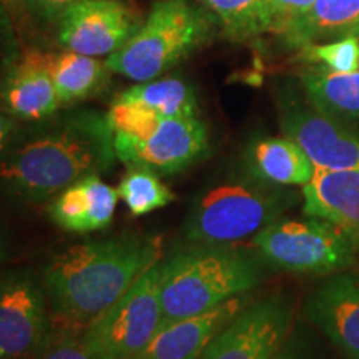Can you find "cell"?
Listing matches in <instances>:
<instances>
[{"instance_id":"26","label":"cell","mask_w":359,"mask_h":359,"mask_svg":"<svg viewBox=\"0 0 359 359\" xmlns=\"http://www.w3.org/2000/svg\"><path fill=\"white\" fill-rule=\"evenodd\" d=\"M303 50L308 60L323 64L333 74H353L359 70V37L356 35H346L325 45H308Z\"/></svg>"},{"instance_id":"35","label":"cell","mask_w":359,"mask_h":359,"mask_svg":"<svg viewBox=\"0 0 359 359\" xmlns=\"http://www.w3.org/2000/svg\"><path fill=\"white\" fill-rule=\"evenodd\" d=\"M358 35H359V30H358V34H356V37H358Z\"/></svg>"},{"instance_id":"33","label":"cell","mask_w":359,"mask_h":359,"mask_svg":"<svg viewBox=\"0 0 359 359\" xmlns=\"http://www.w3.org/2000/svg\"><path fill=\"white\" fill-rule=\"evenodd\" d=\"M0 2H2L4 6H6L8 11H11L13 19H15L17 25H19V29H20V25L24 24L27 17H29V15H27L25 8H24V6H22L20 0H0Z\"/></svg>"},{"instance_id":"30","label":"cell","mask_w":359,"mask_h":359,"mask_svg":"<svg viewBox=\"0 0 359 359\" xmlns=\"http://www.w3.org/2000/svg\"><path fill=\"white\" fill-rule=\"evenodd\" d=\"M313 4L314 0H268L269 32L285 35Z\"/></svg>"},{"instance_id":"16","label":"cell","mask_w":359,"mask_h":359,"mask_svg":"<svg viewBox=\"0 0 359 359\" xmlns=\"http://www.w3.org/2000/svg\"><path fill=\"white\" fill-rule=\"evenodd\" d=\"M303 213L321 218L344 230L358 246L359 241V168H316L303 185Z\"/></svg>"},{"instance_id":"13","label":"cell","mask_w":359,"mask_h":359,"mask_svg":"<svg viewBox=\"0 0 359 359\" xmlns=\"http://www.w3.org/2000/svg\"><path fill=\"white\" fill-rule=\"evenodd\" d=\"M303 313L346 359H359V275H331L308 294Z\"/></svg>"},{"instance_id":"25","label":"cell","mask_w":359,"mask_h":359,"mask_svg":"<svg viewBox=\"0 0 359 359\" xmlns=\"http://www.w3.org/2000/svg\"><path fill=\"white\" fill-rule=\"evenodd\" d=\"M107 118L114 135L132 140H145L160 127L163 116L142 103L115 98L114 105L107 111Z\"/></svg>"},{"instance_id":"21","label":"cell","mask_w":359,"mask_h":359,"mask_svg":"<svg viewBox=\"0 0 359 359\" xmlns=\"http://www.w3.org/2000/svg\"><path fill=\"white\" fill-rule=\"evenodd\" d=\"M303 87L316 110L338 122L359 120V70L353 74H306Z\"/></svg>"},{"instance_id":"29","label":"cell","mask_w":359,"mask_h":359,"mask_svg":"<svg viewBox=\"0 0 359 359\" xmlns=\"http://www.w3.org/2000/svg\"><path fill=\"white\" fill-rule=\"evenodd\" d=\"M22 50L20 29L11 11L0 2V83Z\"/></svg>"},{"instance_id":"10","label":"cell","mask_w":359,"mask_h":359,"mask_svg":"<svg viewBox=\"0 0 359 359\" xmlns=\"http://www.w3.org/2000/svg\"><path fill=\"white\" fill-rule=\"evenodd\" d=\"M278 109L285 137L303 148L314 167L359 168V137L343 123L306 105L291 90L280 92Z\"/></svg>"},{"instance_id":"6","label":"cell","mask_w":359,"mask_h":359,"mask_svg":"<svg viewBox=\"0 0 359 359\" xmlns=\"http://www.w3.org/2000/svg\"><path fill=\"white\" fill-rule=\"evenodd\" d=\"M268 268L293 275H336L356 262V243L321 218H280L251 240Z\"/></svg>"},{"instance_id":"28","label":"cell","mask_w":359,"mask_h":359,"mask_svg":"<svg viewBox=\"0 0 359 359\" xmlns=\"http://www.w3.org/2000/svg\"><path fill=\"white\" fill-rule=\"evenodd\" d=\"M273 359H327L321 351L318 339L314 338L304 323L296 321L291 327L288 338L281 344Z\"/></svg>"},{"instance_id":"12","label":"cell","mask_w":359,"mask_h":359,"mask_svg":"<svg viewBox=\"0 0 359 359\" xmlns=\"http://www.w3.org/2000/svg\"><path fill=\"white\" fill-rule=\"evenodd\" d=\"M57 42L64 50L109 58L123 48L142 24L120 0H83L57 22Z\"/></svg>"},{"instance_id":"31","label":"cell","mask_w":359,"mask_h":359,"mask_svg":"<svg viewBox=\"0 0 359 359\" xmlns=\"http://www.w3.org/2000/svg\"><path fill=\"white\" fill-rule=\"evenodd\" d=\"M27 15L43 24H57L60 15L74 4L83 0H20Z\"/></svg>"},{"instance_id":"15","label":"cell","mask_w":359,"mask_h":359,"mask_svg":"<svg viewBox=\"0 0 359 359\" xmlns=\"http://www.w3.org/2000/svg\"><path fill=\"white\" fill-rule=\"evenodd\" d=\"M250 303V293L240 294L217 308L161 327L132 359H200L210 341Z\"/></svg>"},{"instance_id":"2","label":"cell","mask_w":359,"mask_h":359,"mask_svg":"<svg viewBox=\"0 0 359 359\" xmlns=\"http://www.w3.org/2000/svg\"><path fill=\"white\" fill-rule=\"evenodd\" d=\"M161 259V238L138 233L60 251L40 271L52 325L85 331Z\"/></svg>"},{"instance_id":"11","label":"cell","mask_w":359,"mask_h":359,"mask_svg":"<svg viewBox=\"0 0 359 359\" xmlns=\"http://www.w3.org/2000/svg\"><path fill=\"white\" fill-rule=\"evenodd\" d=\"M115 154L127 168L168 177L185 172L208 154V132L198 116L163 118L145 140L115 135Z\"/></svg>"},{"instance_id":"8","label":"cell","mask_w":359,"mask_h":359,"mask_svg":"<svg viewBox=\"0 0 359 359\" xmlns=\"http://www.w3.org/2000/svg\"><path fill=\"white\" fill-rule=\"evenodd\" d=\"M50 330L40 273L27 266L0 271V359H34Z\"/></svg>"},{"instance_id":"9","label":"cell","mask_w":359,"mask_h":359,"mask_svg":"<svg viewBox=\"0 0 359 359\" xmlns=\"http://www.w3.org/2000/svg\"><path fill=\"white\" fill-rule=\"evenodd\" d=\"M294 325V298L286 291L251 302L223 327L200 359H273Z\"/></svg>"},{"instance_id":"20","label":"cell","mask_w":359,"mask_h":359,"mask_svg":"<svg viewBox=\"0 0 359 359\" xmlns=\"http://www.w3.org/2000/svg\"><path fill=\"white\" fill-rule=\"evenodd\" d=\"M359 30V0H314L283 37L293 47H308L316 40L356 35Z\"/></svg>"},{"instance_id":"27","label":"cell","mask_w":359,"mask_h":359,"mask_svg":"<svg viewBox=\"0 0 359 359\" xmlns=\"http://www.w3.org/2000/svg\"><path fill=\"white\" fill-rule=\"evenodd\" d=\"M85 331L53 326L34 359H93L83 341Z\"/></svg>"},{"instance_id":"24","label":"cell","mask_w":359,"mask_h":359,"mask_svg":"<svg viewBox=\"0 0 359 359\" xmlns=\"http://www.w3.org/2000/svg\"><path fill=\"white\" fill-rule=\"evenodd\" d=\"M116 191L135 218L165 208L177 200V195L161 182L158 175L143 168H128Z\"/></svg>"},{"instance_id":"1","label":"cell","mask_w":359,"mask_h":359,"mask_svg":"<svg viewBox=\"0 0 359 359\" xmlns=\"http://www.w3.org/2000/svg\"><path fill=\"white\" fill-rule=\"evenodd\" d=\"M115 160V135L102 111L58 110L20 122L0 151V205H43L79 180L109 172Z\"/></svg>"},{"instance_id":"19","label":"cell","mask_w":359,"mask_h":359,"mask_svg":"<svg viewBox=\"0 0 359 359\" xmlns=\"http://www.w3.org/2000/svg\"><path fill=\"white\" fill-rule=\"evenodd\" d=\"M40 64L48 72L62 105H72L90 98L105 87L110 69L105 60L70 50L43 52L37 48Z\"/></svg>"},{"instance_id":"22","label":"cell","mask_w":359,"mask_h":359,"mask_svg":"<svg viewBox=\"0 0 359 359\" xmlns=\"http://www.w3.org/2000/svg\"><path fill=\"white\" fill-rule=\"evenodd\" d=\"M120 100L137 102L156 111L163 118H193L198 116V100L187 80L168 77L137 83L120 93Z\"/></svg>"},{"instance_id":"23","label":"cell","mask_w":359,"mask_h":359,"mask_svg":"<svg viewBox=\"0 0 359 359\" xmlns=\"http://www.w3.org/2000/svg\"><path fill=\"white\" fill-rule=\"evenodd\" d=\"M223 34L231 40H246L269 32L268 0H198Z\"/></svg>"},{"instance_id":"14","label":"cell","mask_w":359,"mask_h":359,"mask_svg":"<svg viewBox=\"0 0 359 359\" xmlns=\"http://www.w3.org/2000/svg\"><path fill=\"white\" fill-rule=\"evenodd\" d=\"M60 107L55 83L40 64L37 48H22L0 83V109L27 123L47 118Z\"/></svg>"},{"instance_id":"32","label":"cell","mask_w":359,"mask_h":359,"mask_svg":"<svg viewBox=\"0 0 359 359\" xmlns=\"http://www.w3.org/2000/svg\"><path fill=\"white\" fill-rule=\"evenodd\" d=\"M20 122L13 118L12 115H8L6 110L0 109V151L7 147V143L11 142L13 133L17 132Z\"/></svg>"},{"instance_id":"3","label":"cell","mask_w":359,"mask_h":359,"mask_svg":"<svg viewBox=\"0 0 359 359\" xmlns=\"http://www.w3.org/2000/svg\"><path fill=\"white\" fill-rule=\"evenodd\" d=\"M266 268L257 251L238 245L177 248L161 259L160 330L251 293L264 280Z\"/></svg>"},{"instance_id":"18","label":"cell","mask_w":359,"mask_h":359,"mask_svg":"<svg viewBox=\"0 0 359 359\" xmlns=\"http://www.w3.org/2000/svg\"><path fill=\"white\" fill-rule=\"evenodd\" d=\"M245 167L248 177L281 187L306 185L316 170L303 148L286 137H266L251 143Z\"/></svg>"},{"instance_id":"7","label":"cell","mask_w":359,"mask_h":359,"mask_svg":"<svg viewBox=\"0 0 359 359\" xmlns=\"http://www.w3.org/2000/svg\"><path fill=\"white\" fill-rule=\"evenodd\" d=\"M160 280L161 262L90 323L83 341L93 359H132L148 346L161 325Z\"/></svg>"},{"instance_id":"34","label":"cell","mask_w":359,"mask_h":359,"mask_svg":"<svg viewBox=\"0 0 359 359\" xmlns=\"http://www.w3.org/2000/svg\"><path fill=\"white\" fill-rule=\"evenodd\" d=\"M11 259V238L4 224L0 223V266Z\"/></svg>"},{"instance_id":"5","label":"cell","mask_w":359,"mask_h":359,"mask_svg":"<svg viewBox=\"0 0 359 359\" xmlns=\"http://www.w3.org/2000/svg\"><path fill=\"white\" fill-rule=\"evenodd\" d=\"M213 20L188 0H158L128 43L105 58L114 74L150 82L206 42Z\"/></svg>"},{"instance_id":"4","label":"cell","mask_w":359,"mask_h":359,"mask_svg":"<svg viewBox=\"0 0 359 359\" xmlns=\"http://www.w3.org/2000/svg\"><path fill=\"white\" fill-rule=\"evenodd\" d=\"M299 193L246 175L206 188L195 200L182 226L193 245H238L253 240L298 203Z\"/></svg>"},{"instance_id":"17","label":"cell","mask_w":359,"mask_h":359,"mask_svg":"<svg viewBox=\"0 0 359 359\" xmlns=\"http://www.w3.org/2000/svg\"><path fill=\"white\" fill-rule=\"evenodd\" d=\"M85 177L55 195L48 205V217L67 233H93L107 228L114 219L118 191L98 178Z\"/></svg>"}]
</instances>
